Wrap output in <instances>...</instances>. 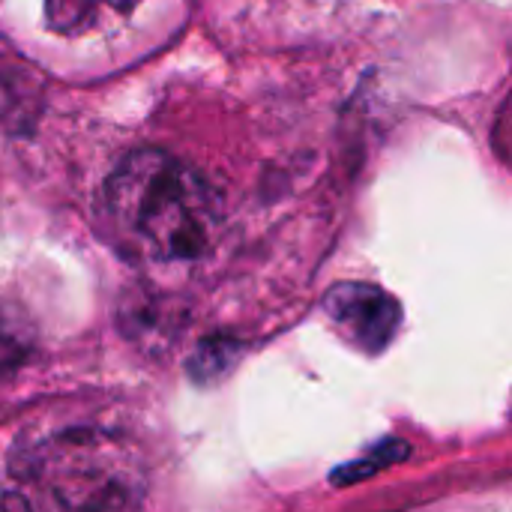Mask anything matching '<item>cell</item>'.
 Returning <instances> with one entry per match:
<instances>
[{
  "label": "cell",
  "mask_w": 512,
  "mask_h": 512,
  "mask_svg": "<svg viewBox=\"0 0 512 512\" xmlns=\"http://www.w3.org/2000/svg\"><path fill=\"white\" fill-rule=\"evenodd\" d=\"M102 198L114 243L150 264L198 261L222 222L213 186L165 150L129 153L105 180Z\"/></svg>",
  "instance_id": "cell-1"
},
{
  "label": "cell",
  "mask_w": 512,
  "mask_h": 512,
  "mask_svg": "<svg viewBox=\"0 0 512 512\" xmlns=\"http://www.w3.org/2000/svg\"><path fill=\"white\" fill-rule=\"evenodd\" d=\"M324 312L351 345L369 354H378L390 345L402 318L399 303L387 291L363 282H345L330 288L324 297Z\"/></svg>",
  "instance_id": "cell-2"
},
{
  "label": "cell",
  "mask_w": 512,
  "mask_h": 512,
  "mask_svg": "<svg viewBox=\"0 0 512 512\" xmlns=\"http://www.w3.org/2000/svg\"><path fill=\"white\" fill-rule=\"evenodd\" d=\"M108 3H111V6H117L120 12H129L138 0H108Z\"/></svg>",
  "instance_id": "cell-3"
}]
</instances>
